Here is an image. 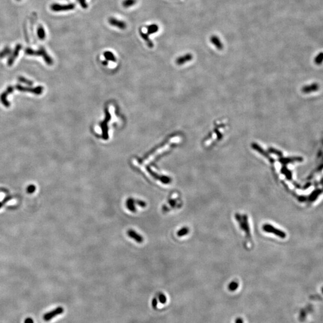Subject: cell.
<instances>
[{
	"label": "cell",
	"mask_w": 323,
	"mask_h": 323,
	"mask_svg": "<svg viewBox=\"0 0 323 323\" xmlns=\"http://www.w3.org/2000/svg\"><path fill=\"white\" fill-rule=\"evenodd\" d=\"M75 5L73 4H67V5H59V4H53L51 6V8L53 11H68L74 9Z\"/></svg>",
	"instance_id": "cell-2"
},
{
	"label": "cell",
	"mask_w": 323,
	"mask_h": 323,
	"mask_svg": "<svg viewBox=\"0 0 323 323\" xmlns=\"http://www.w3.org/2000/svg\"><path fill=\"white\" fill-rule=\"evenodd\" d=\"M104 56L107 60H109V61H115L114 55L111 52H106L104 53Z\"/></svg>",
	"instance_id": "cell-13"
},
{
	"label": "cell",
	"mask_w": 323,
	"mask_h": 323,
	"mask_svg": "<svg viewBox=\"0 0 323 323\" xmlns=\"http://www.w3.org/2000/svg\"><path fill=\"white\" fill-rule=\"evenodd\" d=\"M322 61H323V53L321 52L320 54H319L316 59H315V62L317 64H321L322 63Z\"/></svg>",
	"instance_id": "cell-15"
},
{
	"label": "cell",
	"mask_w": 323,
	"mask_h": 323,
	"mask_svg": "<svg viewBox=\"0 0 323 323\" xmlns=\"http://www.w3.org/2000/svg\"><path fill=\"white\" fill-rule=\"evenodd\" d=\"M263 229H264L265 231H266V232L275 233V234H277V235H278L279 236L282 237V238H284V237L286 236V235H285L283 232H281V231L278 230L277 229H275L274 227H273L271 226L265 225V226L263 227Z\"/></svg>",
	"instance_id": "cell-5"
},
{
	"label": "cell",
	"mask_w": 323,
	"mask_h": 323,
	"mask_svg": "<svg viewBox=\"0 0 323 323\" xmlns=\"http://www.w3.org/2000/svg\"><path fill=\"white\" fill-rule=\"evenodd\" d=\"M35 187L34 186H29L28 188V191L29 193H32L34 190H35Z\"/></svg>",
	"instance_id": "cell-22"
},
{
	"label": "cell",
	"mask_w": 323,
	"mask_h": 323,
	"mask_svg": "<svg viewBox=\"0 0 323 323\" xmlns=\"http://www.w3.org/2000/svg\"><path fill=\"white\" fill-rule=\"evenodd\" d=\"M235 323H244V322H243V320L242 319L238 318V319H237L236 320Z\"/></svg>",
	"instance_id": "cell-24"
},
{
	"label": "cell",
	"mask_w": 323,
	"mask_h": 323,
	"mask_svg": "<svg viewBox=\"0 0 323 323\" xmlns=\"http://www.w3.org/2000/svg\"><path fill=\"white\" fill-rule=\"evenodd\" d=\"M109 24L113 26L117 27L120 29H124L126 28V24L124 22L118 20L114 17H111L108 20Z\"/></svg>",
	"instance_id": "cell-3"
},
{
	"label": "cell",
	"mask_w": 323,
	"mask_h": 323,
	"mask_svg": "<svg viewBox=\"0 0 323 323\" xmlns=\"http://www.w3.org/2000/svg\"><path fill=\"white\" fill-rule=\"evenodd\" d=\"M159 298L160 302H161L162 304H165L166 302V296L163 294H160Z\"/></svg>",
	"instance_id": "cell-18"
},
{
	"label": "cell",
	"mask_w": 323,
	"mask_h": 323,
	"mask_svg": "<svg viewBox=\"0 0 323 323\" xmlns=\"http://www.w3.org/2000/svg\"><path fill=\"white\" fill-rule=\"evenodd\" d=\"M210 41L218 50H222L223 49V44L219 37L217 35H212L210 38Z\"/></svg>",
	"instance_id": "cell-4"
},
{
	"label": "cell",
	"mask_w": 323,
	"mask_h": 323,
	"mask_svg": "<svg viewBox=\"0 0 323 323\" xmlns=\"http://www.w3.org/2000/svg\"><path fill=\"white\" fill-rule=\"evenodd\" d=\"M157 299L156 298H154L153 299V301H152V307H153V309H156L157 308Z\"/></svg>",
	"instance_id": "cell-20"
},
{
	"label": "cell",
	"mask_w": 323,
	"mask_h": 323,
	"mask_svg": "<svg viewBox=\"0 0 323 323\" xmlns=\"http://www.w3.org/2000/svg\"><path fill=\"white\" fill-rule=\"evenodd\" d=\"M139 34H140V35L142 37V38L144 39V40L146 42L148 46L150 47H152L153 46V43L151 41V40H150V39L149 38L148 34H145L141 31H139Z\"/></svg>",
	"instance_id": "cell-9"
},
{
	"label": "cell",
	"mask_w": 323,
	"mask_h": 323,
	"mask_svg": "<svg viewBox=\"0 0 323 323\" xmlns=\"http://www.w3.org/2000/svg\"><path fill=\"white\" fill-rule=\"evenodd\" d=\"M238 283H236L235 282H233L229 285V289L231 291H233V290H235L238 288Z\"/></svg>",
	"instance_id": "cell-17"
},
{
	"label": "cell",
	"mask_w": 323,
	"mask_h": 323,
	"mask_svg": "<svg viewBox=\"0 0 323 323\" xmlns=\"http://www.w3.org/2000/svg\"><path fill=\"white\" fill-rule=\"evenodd\" d=\"M38 35L40 39H44L45 38V32L44 28L42 26H40L38 29Z\"/></svg>",
	"instance_id": "cell-14"
},
{
	"label": "cell",
	"mask_w": 323,
	"mask_h": 323,
	"mask_svg": "<svg viewBox=\"0 0 323 323\" xmlns=\"http://www.w3.org/2000/svg\"><path fill=\"white\" fill-rule=\"evenodd\" d=\"M79 1H80V3L81 4V5L83 7V8H86L87 7V4L86 2H85V0H78Z\"/></svg>",
	"instance_id": "cell-21"
},
{
	"label": "cell",
	"mask_w": 323,
	"mask_h": 323,
	"mask_svg": "<svg viewBox=\"0 0 323 323\" xmlns=\"http://www.w3.org/2000/svg\"><path fill=\"white\" fill-rule=\"evenodd\" d=\"M270 152H272L274 154H276L277 155H279V156H282V153L278 150H275L272 148H270V149L269 150Z\"/></svg>",
	"instance_id": "cell-19"
},
{
	"label": "cell",
	"mask_w": 323,
	"mask_h": 323,
	"mask_svg": "<svg viewBox=\"0 0 323 323\" xmlns=\"http://www.w3.org/2000/svg\"><path fill=\"white\" fill-rule=\"evenodd\" d=\"M18 1H20V0H18Z\"/></svg>",
	"instance_id": "cell-25"
},
{
	"label": "cell",
	"mask_w": 323,
	"mask_h": 323,
	"mask_svg": "<svg viewBox=\"0 0 323 323\" xmlns=\"http://www.w3.org/2000/svg\"><path fill=\"white\" fill-rule=\"evenodd\" d=\"M189 230L187 228H183L182 229H181L180 231L178 232L177 233V235L178 236H183V235H185L186 234H187L188 233Z\"/></svg>",
	"instance_id": "cell-16"
},
{
	"label": "cell",
	"mask_w": 323,
	"mask_h": 323,
	"mask_svg": "<svg viewBox=\"0 0 323 323\" xmlns=\"http://www.w3.org/2000/svg\"><path fill=\"white\" fill-rule=\"evenodd\" d=\"M136 2V0H124L122 2V5L125 8H128L132 7L135 4Z\"/></svg>",
	"instance_id": "cell-11"
},
{
	"label": "cell",
	"mask_w": 323,
	"mask_h": 323,
	"mask_svg": "<svg viewBox=\"0 0 323 323\" xmlns=\"http://www.w3.org/2000/svg\"><path fill=\"white\" fill-rule=\"evenodd\" d=\"M192 58H193L192 55L190 53H188L178 58L177 60V63L178 65H182L186 63L187 62L190 61L192 59Z\"/></svg>",
	"instance_id": "cell-6"
},
{
	"label": "cell",
	"mask_w": 323,
	"mask_h": 323,
	"mask_svg": "<svg viewBox=\"0 0 323 323\" xmlns=\"http://www.w3.org/2000/svg\"><path fill=\"white\" fill-rule=\"evenodd\" d=\"M64 313V309L62 307H58L56 309L53 310L52 312L48 313L44 315L43 319L46 322H49V320H52L55 317L61 314Z\"/></svg>",
	"instance_id": "cell-1"
},
{
	"label": "cell",
	"mask_w": 323,
	"mask_h": 323,
	"mask_svg": "<svg viewBox=\"0 0 323 323\" xmlns=\"http://www.w3.org/2000/svg\"><path fill=\"white\" fill-rule=\"evenodd\" d=\"M159 30V26L156 24H152L148 26L147 28V34H153L155 32H157Z\"/></svg>",
	"instance_id": "cell-10"
},
{
	"label": "cell",
	"mask_w": 323,
	"mask_h": 323,
	"mask_svg": "<svg viewBox=\"0 0 323 323\" xmlns=\"http://www.w3.org/2000/svg\"><path fill=\"white\" fill-rule=\"evenodd\" d=\"M128 235L132 238H133L134 240H135L136 241H137L138 242H142L143 241V238L142 236H141L140 235H139L138 233H136V232H135L133 230H129L128 232Z\"/></svg>",
	"instance_id": "cell-8"
},
{
	"label": "cell",
	"mask_w": 323,
	"mask_h": 323,
	"mask_svg": "<svg viewBox=\"0 0 323 323\" xmlns=\"http://www.w3.org/2000/svg\"><path fill=\"white\" fill-rule=\"evenodd\" d=\"M302 160V159L301 157H292V158H286V159H282L280 160V161L283 163H289L290 162H292L293 161H300Z\"/></svg>",
	"instance_id": "cell-12"
},
{
	"label": "cell",
	"mask_w": 323,
	"mask_h": 323,
	"mask_svg": "<svg viewBox=\"0 0 323 323\" xmlns=\"http://www.w3.org/2000/svg\"><path fill=\"white\" fill-rule=\"evenodd\" d=\"M318 89H319L318 85L316 84V83H314V84H312L311 85L307 86L304 87L302 89V91L304 93L308 94V93H311L312 92H315V91H317Z\"/></svg>",
	"instance_id": "cell-7"
},
{
	"label": "cell",
	"mask_w": 323,
	"mask_h": 323,
	"mask_svg": "<svg viewBox=\"0 0 323 323\" xmlns=\"http://www.w3.org/2000/svg\"><path fill=\"white\" fill-rule=\"evenodd\" d=\"M24 323H34L33 322V320L31 318H28L26 319H25Z\"/></svg>",
	"instance_id": "cell-23"
}]
</instances>
